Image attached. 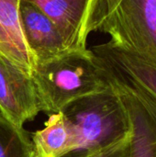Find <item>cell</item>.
<instances>
[{"instance_id":"cell-1","label":"cell","mask_w":156,"mask_h":157,"mask_svg":"<svg viewBox=\"0 0 156 157\" xmlns=\"http://www.w3.org/2000/svg\"><path fill=\"white\" fill-rule=\"evenodd\" d=\"M31 78L41 111L49 116L62 112L74 100L110 86L103 67L87 48L68 51L37 63Z\"/></svg>"},{"instance_id":"cell-2","label":"cell","mask_w":156,"mask_h":157,"mask_svg":"<svg viewBox=\"0 0 156 157\" xmlns=\"http://www.w3.org/2000/svg\"><path fill=\"white\" fill-rule=\"evenodd\" d=\"M62 113L77 137L78 149L74 153H97L114 146L131 134L128 109L111 84L105 90L72 101Z\"/></svg>"},{"instance_id":"cell-3","label":"cell","mask_w":156,"mask_h":157,"mask_svg":"<svg viewBox=\"0 0 156 157\" xmlns=\"http://www.w3.org/2000/svg\"><path fill=\"white\" fill-rule=\"evenodd\" d=\"M88 30L156 65V0H94Z\"/></svg>"},{"instance_id":"cell-4","label":"cell","mask_w":156,"mask_h":157,"mask_svg":"<svg viewBox=\"0 0 156 157\" xmlns=\"http://www.w3.org/2000/svg\"><path fill=\"white\" fill-rule=\"evenodd\" d=\"M90 50L109 83L134 97L156 127V65L111 40Z\"/></svg>"},{"instance_id":"cell-5","label":"cell","mask_w":156,"mask_h":157,"mask_svg":"<svg viewBox=\"0 0 156 157\" xmlns=\"http://www.w3.org/2000/svg\"><path fill=\"white\" fill-rule=\"evenodd\" d=\"M41 111L36 86L26 75L0 54V113L18 129Z\"/></svg>"},{"instance_id":"cell-6","label":"cell","mask_w":156,"mask_h":157,"mask_svg":"<svg viewBox=\"0 0 156 157\" xmlns=\"http://www.w3.org/2000/svg\"><path fill=\"white\" fill-rule=\"evenodd\" d=\"M19 17L25 40L36 64L69 51L57 26L36 5L28 0H20Z\"/></svg>"},{"instance_id":"cell-7","label":"cell","mask_w":156,"mask_h":157,"mask_svg":"<svg viewBox=\"0 0 156 157\" xmlns=\"http://www.w3.org/2000/svg\"><path fill=\"white\" fill-rule=\"evenodd\" d=\"M57 26L69 51L86 49L88 21L94 0H28Z\"/></svg>"},{"instance_id":"cell-8","label":"cell","mask_w":156,"mask_h":157,"mask_svg":"<svg viewBox=\"0 0 156 157\" xmlns=\"http://www.w3.org/2000/svg\"><path fill=\"white\" fill-rule=\"evenodd\" d=\"M19 3L20 0H0V54L31 76L36 61L22 31Z\"/></svg>"},{"instance_id":"cell-9","label":"cell","mask_w":156,"mask_h":157,"mask_svg":"<svg viewBox=\"0 0 156 157\" xmlns=\"http://www.w3.org/2000/svg\"><path fill=\"white\" fill-rule=\"evenodd\" d=\"M33 157H65L78 149L76 134L62 112L51 114L32 137Z\"/></svg>"},{"instance_id":"cell-10","label":"cell","mask_w":156,"mask_h":157,"mask_svg":"<svg viewBox=\"0 0 156 157\" xmlns=\"http://www.w3.org/2000/svg\"><path fill=\"white\" fill-rule=\"evenodd\" d=\"M115 88L120 94L131 119V157H156L154 123L134 97Z\"/></svg>"},{"instance_id":"cell-11","label":"cell","mask_w":156,"mask_h":157,"mask_svg":"<svg viewBox=\"0 0 156 157\" xmlns=\"http://www.w3.org/2000/svg\"><path fill=\"white\" fill-rule=\"evenodd\" d=\"M0 157H33L29 133L9 122L0 113Z\"/></svg>"},{"instance_id":"cell-12","label":"cell","mask_w":156,"mask_h":157,"mask_svg":"<svg viewBox=\"0 0 156 157\" xmlns=\"http://www.w3.org/2000/svg\"><path fill=\"white\" fill-rule=\"evenodd\" d=\"M71 154H74V155L70 157H131V134L126 139L115 144L114 146L97 153H92V154L71 153Z\"/></svg>"}]
</instances>
